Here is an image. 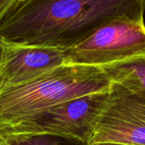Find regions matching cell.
Wrapping results in <instances>:
<instances>
[{"instance_id":"cell-1","label":"cell","mask_w":145,"mask_h":145,"mask_svg":"<svg viewBox=\"0 0 145 145\" xmlns=\"http://www.w3.org/2000/svg\"><path fill=\"white\" fill-rule=\"evenodd\" d=\"M144 14L145 0H24L0 21V40L65 50L109 21Z\"/></svg>"},{"instance_id":"cell-2","label":"cell","mask_w":145,"mask_h":145,"mask_svg":"<svg viewBox=\"0 0 145 145\" xmlns=\"http://www.w3.org/2000/svg\"><path fill=\"white\" fill-rule=\"evenodd\" d=\"M113 83L102 66L63 65L0 90V127L16 124L65 101L109 90Z\"/></svg>"},{"instance_id":"cell-3","label":"cell","mask_w":145,"mask_h":145,"mask_svg":"<svg viewBox=\"0 0 145 145\" xmlns=\"http://www.w3.org/2000/svg\"><path fill=\"white\" fill-rule=\"evenodd\" d=\"M110 90L68 100L16 124L0 127V135L48 133L72 137L90 144Z\"/></svg>"},{"instance_id":"cell-4","label":"cell","mask_w":145,"mask_h":145,"mask_svg":"<svg viewBox=\"0 0 145 145\" xmlns=\"http://www.w3.org/2000/svg\"><path fill=\"white\" fill-rule=\"evenodd\" d=\"M144 51V20L118 19L65 49V54L67 65L104 66Z\"/></svg>"},{"instance_id":"cell-5","label":"cell","mask_w":145,"mask_h":145,"mask_svg":"<svg viewBox=\"0 0 145 145\" xmlns=\"http://www.w3.org/2000/svg\"><path fill=\"white\" fill-rule=\"evenodd\" d=\"M145 145V95L113 83L90 145Z\"/></svg>"},{"instance_id":"cell-6","label":"cell","mask_w":145,"mask_h":145,"mask_svg":"<svg viewBox=\"0 0 145 145\" xmlns=\"http://www.w3.org/2000/svg\"><path fill=\"white\" fill-rule=\"evenodd\" d=\"M66 63L59 48L0 40V90L31 81Z\"/></svg>"},{"instance_id":"cell-7","label":"cell","mask_w":145,"mask_h":145,"mask_svg":"<svg viewBox=\"0 0 145 145\" xmlns=\"http://www.w3.org/2000/svg\"><path fill=\"white\" fill-rule=\"evenodd\" d=\"M102 67L114 83L145 95V51Z\"/></svg>"},{"instance_id":"cell-8","label":"cell","mask_w":145,"mask_h":145,"mask_svg":"<svg viewBox=\"0 0 145 145\" xmlns=\"http://www.w3.org/2000/svg\"><path fill=\"white\" fill-rule=\"evenodd\" d=\"M0 137L8 145H90L72 137L48 133L8 134Z\"/></svg>"},{"instance_id":"cell-9","label":"cell","mask_w":145,"mask_h":145,"mask_svg":"<svg viewBox=\"0 0 145 145\" xmlns=\"http://www.w3.org/2000/svg\"><path fill=\"white\" fill-rule=\"evenodd\" d=\"M24 0H0V21Z\"/></svg>"},{"instance_id":"cell-10","label":"cell","mask_w":145,"mask_h":145,"mask_svg":"<svg viewBox=\"0 0 145 145\" xmlns=\"http://www.w3.org/2000/svg\"><path fill=\"white\" fill-rule=\"evenodd\" d=\"M92 145H127V144H115V143H97V144H94Z\"/></svg>"},{"instance_id":"cell-11","label":"cell","mask_w":145,"mask_h":145,"mask_svg":"<svg viewBox=\"0 0 145 145\" xmlns=\"http://www.w3.org/2000/svg\"><path fill=\"white\" fill-rule=\"evenodd\" d=\"M0 145H8L6 144V142L0 137Z\"/></svg>"}]
</instances>
